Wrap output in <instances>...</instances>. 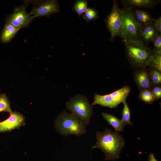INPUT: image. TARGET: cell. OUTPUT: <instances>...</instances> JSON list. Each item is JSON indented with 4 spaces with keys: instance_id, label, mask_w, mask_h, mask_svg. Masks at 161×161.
Here are the masks:
<instances>
[{
    "instance_id": "obj_1",
    "label": "cell",
    "mask_w": 161,
    "mask_h": 161,
    "mask_svg": "<svg viewBox=\"0 0 161 161\" xmlns=\"http://www.w3.org/2000/svg\"><path fill=\"white\" fill-rule=\"evenodd\" d=\"M97 140L92 149L98 148L104 153L106 160H115L120 157V153L124 146V139L117 131L106 129L96 132Z\"/></svg>"
},
{
    "instance_id": "obj_2",
    "label": "cell",
    "mask_w": 161,
    "mask_h": 161,
    "mask_svg": "<svg viewBox=\"0 0 161 161\" xmlns=\"http://www.w3.org/2000/svg\"><path fill=\"white\" fill-rule=\"evenodd\" d=\"M123 42L127 57L133 66L137 69L148 66L156 54L154 49L149 47L141 40Z\"/></svg>"
},
{
    "instance_id": "obj_3",
    "label": "cell",
    "mask_w": 161,
    "mask_h": 161,
    "mask_svg": "<svg viewBox=\"0 0 161 161\" xmlns=\"http://www.w3.org/2000/svg\"><path fill=\"white\" fill-rule=\"evenodd\" d=\"M86 125L81 119L65 111L59 115L55 122L56 130L64 136L72 135L80 136L86 132Z\"/></svg>"
},
{
    "instance_id": "obj_4",
    "label": "cell",
    "mask_w": 161,
    "mask_h": 161,
    "mask_svg": "<svg viewBox=\"0 0 161 161\" xmlns=\"http://www.w3.org/2000/svg\"><path fill=\"white\" fill-rule=\"evenodd\" d=\"M120 12L122 24L119 36L123 41L141 40L140 30L142 25L136 20L132 7L123 6Z\"/></svg>"
},
{
    "instance_id": "obj_5",
    "label": "cell",
    "mask_w": 161,
    "mask_h": 161,
    "mask_svg": "<svg viewBox=\"0 0 161 161\" xmlns=\"http://www.w3.org/2000/svg\"><path fill=\"white\" fill-rule=\"evenodd\" d=\"M66 107L87 125L89 124L93 113V106L86 97L78 94L70 98L66 103Z\"/></svg>"
},
{
    "instance_id": "obj_6",
    "label": "cell",
    "mask_w": 161,
    "mask_h": 161,
    "mask_svg": "<svg viewBox=\"0 0 161 161\" xmlns=\"http://www.w3.org/2000/svg\"><path fill=\"white\" fill-rule=\"evenodd\" d=\"M130 90V87L126 86L109 94L101 95L95 94L92 105L116 108L119 104L126 101Z\"/></svg>"
},
{
    "instance_id": "obj_7",
    "label": "cell",
    "mask_w": 161,
    "mask_h": 161,
    "mask_svg": "<svg viewBox=\"0 0 161 161\" xmlns=\"http://www.w3.org/2000/svg\"><path fill=\"white\" fill-rule=\"evenodd\" d=\"M120 9L117 1L114 0L111 11L105 19L110 34L109 40L111 42H114L115 38L119 36L122 24Z\"/></svg>"
},
{
    "instance_id": "obj_8",
    "label": "cell",
    "mask_w": 161,
    "mask_h": 161,
    "mask_svg": "<svg viewBox=\"0 0 161 161\" xmlns=\"http://www.w3.org/2000/svg\"><path fill=\"white\" fill-rule=\"evenodd\" d=\"M26 5L16 8L13 13L6 18L5 24H11L21 29L27 26L32 19L26 11Z\"/></svg>"
},
{
    "instance_id": "obj_9",
    "label": "cell",
    "mask_w": 161,
    "mask_h": 161,
    "mask_svg": "<svg viewBox=\"0 0 161 161\" xmlns=\"http://www.w3.org/2000/svg\"><path fill=\"white\" fill-rule=\"evenodd\" d=\"M59 11V5L58 1L48 0L42 1L34 7L30 12L32 18L37 17H49L51 15L57 13Z\"/></svg>"
},
{
    "instance_id": "obj_10",
    "label": "cell",
    "mask_w": 161,
    "mask_h": 161,
    "mask_svg": "<svg viewBox=\"0 0 161 161\" xmlns=\"http://www.w3.org/2000/svg\"><path fill=\"white\" fill-rule=\"evenodd\" d=\"M25 125V117L20 113L14 111L10 113L9 117L0 122V133L10 131Z\"/></svg>"
},
{
    "instance_id": "obj_11",
    "label": "cell",
    "mask_w": 161,
    "mask_h": 161,
    "mask_svg": "<svg viewBox=\"0 0 161 161\" xmlns=\"http://www.w3.org/2000/svg\"><path fill=\"white\" fill-rule=\"evenodd\" d=\"M159 34H161L156 29L154 23L142 25L140 30V38L148 46L149 43Z\"/></svg>"
},
{
    "instance_id": "obj_12",
    "label": "cell",
    "mask_w": 161,
    "mask_h": 161,
    "mask_svg": "<svg viewBox=\"0 0 161 161\" xmlns=\"http://www.w3.org/2000/svg\"><path fill=\"white\" fill-rule=\"evenodd\" d=\"M145 68L138 69L134 73V79L141 90L149 89L152 85L149 73Z\"/></svg>"
},
{
    "instance_id": "obj_13",
    "label": "cell",
    "mask_w": 161,
    "mask_h": 161,
    "mask_svg": "<svg viewBox=\"0 0 161 161\" xmlns=\"http://www.w3.org/2000/svg\"><path fill=\"white\" fill-rule=\"evenodd\" d=\"M120 2L123 6L150 9L159 3L158 1L155 0H122Z\"/></svg>"
},
{
    "instance_id": "obj_14",
    "label": "cell",
    "mask_w": 161,
    "mask_h": 161,
    "mask_svg": "<svg viewBox=\"0 0 161 161\" xmlns=\"http://www.w3.org/2000/svg\"><path fill=\"white\" fill-rule=\"evenodd\" d=\"M132 8L135 18L139 23L144 25L154 22L155 19L148 11L140 8Z\"/></svg>"
},
{
    "instance_id": "obj_15",
    "label": "cell",
    "mask_w": 161,
    "mask_h": 161,
    "mask_svg": "<svg viewBox=\"0 0 161 161\" xmlns=\"http://www.w3.org/2000/svg\"><path fill=\"white\" fill-rule=\"evenodd\" d=\"M19 30L11 24H5L1 33V41L4 43L10 42Z\"/></svg>"
},
{
    "instance_id": "obj_16",
    "label": "cell",
    "mask_w": 161,
    "mask_h": 161,
    "mask_svg": "<svg viewBox=\"0 0 161 161\" xmlns=\"http://www.w3.org/2000/svg\"><path fill=\"white\" fill-rule=\"evenodd\" d=\"M102 114L103 117L109 124L114 127L115 131L119 132L124 131L125 124L121 119L117 118L113 114L103 112Z\"/></svg>"
},
{
    "instance_id": "obj_17",
    "label": "cell",
    "mask_w": 161,
    "mask_h": 161,
    "mask_svg": "<svg viewBox=\"0 0 161 161\" xmlns=\"http://www.w3.org/2000/svg\"><path fill=\"white\" fill-rule=\"evenodd\" d=\"M88 1L86 0H78L74 3L72 8L79 16H82L87 9Z\"/></svg>"
},
{
    "instance_id": "obj_18",
    "label": "cell",
    "mask_w": 161,
    "mask_h": 161,
    "mask_svg": "<svg viewBox=\"0 0 161 161\" xmlns=\"http://www.w3.org/2000/svg\"><path fill=\"white\" fill-rule=\"evenodd\" d=\"M139 98L144 102L151 104L156 100L151 91L148 89H142L139 93Z\"/></svg>"
},
{
    "instance_id": "obj_19",
    "label": "cell",
    "mask_w": 161,
    "mask_h": 161,
    "mask_svg": "<svg viewBox=\"0 0 161 161\" xmlns=\"http://www.w3.org/2000/svg\"><path fill=\"white\" fill-rule=\"evenodd\" d=\"M82 16L84 19L89 22L98 19V11L94 8L89 7Z\"/></svg>"
},
{
    "instance_id": "obj_20",
    "label": "cell",
    "mask_w": 161,
    "mask_h": 161,
    "mask_svg": "<svg viewBox=\"0 0 161 161\" xmlns=\"http://www.w3.org/2000/svg\"><path fill=\"white\" fill-rule=\"evenodd\" d=\"M12 112L8 98L4 94L0 95V112Z\"/></svg>"
},
{
    "instance_id": "obj_21",
    "label": "cell",
    "mask_w": 161,
    "mask_h": 161,
    "mask_svg": "<svg viewBox=\"0 0 161 161\" xmlns=\"http://www.w3.org/2000/svg\"><path fill=\"white\" fill-rule=\"evenodd\" d=\"M152 68L149 73L151 84L157 85L161 83V72L155 69Z\"/></svg>"
},
{
    "instance_id": "obj_22",
    "label": "cell",
    "mask_w": 161,
    "mask_h": 161,
    "mask_svg": "<svg viewBox=\"0 0 161 161\" xmlns=\"http://www.w3.org/2000/svg\"><path fill=\"white\" fill-rule=\"evenodd\" d=\"M124 107L122 111L121 120L125 124L132 125L130 122V110L126 101L123 103Z\"/></svg>"
},
{
    "instance_id": "obj_23",
    "label": "cell",
    "mask_w": 161,
    "mask_h": 161,
    "mask_svg": "<svg viewBox=\"0 0 161 161\" xmlns=\"http://www.w3.org/2000/svg\"><path fill=\"white\" fill-rule=\"evenodd\" d=\"M148 66L155 69L161 72V54L156 53L154 58Z\"/></svg>"
},
{
    "instance_id": "obj_24",
    "label": "cell",
    "mask_w": 161,
    "mask_h": 161,
    "mask_svg": "<svg viewBox=\"0 0 161 161\" xmlns=\"http://www.w3.org/2000/svg\"><path fill=\"white\" fill-rule=\"evenodd\" d=\"M151 42L153 44L154 49L156 53L161 54V35L159 34L155 37Z\"/></svg>"
},
{
    "instance_id": "obj_25",
    "label": "cell",
    "mask_w": 161,
    "mask_h": 161,
    "mask_svg": "<svg viewBox=\"0 0 161 161\" xmlns=\"http://www.w3.org/2000/svg\"><path fill=\"white\" fill-rule=\"evenodd\" d=\"M156 100L160 99L161 97V88L156 85L154 87L151 91Z\"/></svg>"
},
{
    "instance_id": "obj_26",
    "label": "cell",
    "mask_w": 161,
    "mask_h": 161,
    "mask_svg": "<svg viewBox=\"0 0 161 161\" xmlns=\"http://www.w3.org/2000/svg\"><path fill=\"white\" fill-rule=\"evenodd\" d=\"M154 23L156 29L161 34V17H159L158 18L155 19Z\"/></svg>"
},
{
    "instance_id": "obj_27",
    "label": "cell",
    "mask_w": 161,
    "mask_h": 161,
    "mask_svg": "<svg viewBox=\"0 0 161 161\" xmlns=\"http://www.w3.org/2000/svg\"><path fill=\"white\" fill-rule=\"evenodd\" d=\"M148 161H158L153 153H151L149 156Z\"/></svg>"
}]
</instances>
